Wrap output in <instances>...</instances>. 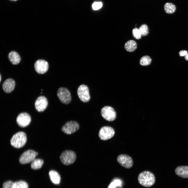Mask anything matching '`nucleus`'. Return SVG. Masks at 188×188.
Returning a JSON list of instances; mask_svg holds the SVG:
<instances>
[{"label": "nucleus", "instance_id": "1", "mask_svg": "<svg viewBox=\"0 0 188 188\" xmlns=\"http://www.w3.org/2000/svg\"><path fill=\"white\" fill-rule=\"evenodd\" d=\"M138 181L142 185L146 187H150L154 184L155 178L151 172L145 171L140 173L138 177Z\"/></svg>", "mask_w": 188, "mask_h": 188}, {"label": "nucleus", "instance_id": "2", "mask_svg": "<svg viewBox=\"0 0 188 188\" xmlns=\"http://www.w3.org/2000/svg\"><path fill=\"white\" fill-rule=\"evenodd\" d=\"M27 141V137L24 132H20L14 134L10 140L11 145L16 148H20L25 144Z\"/></svg>", "mask_w": 188, "mask_h": 188}, {"label": "nucleus", "instance_id": "3", "mask_svg": "<svg viewBox=\"0 0 188 188\" xmlns=\"http://www.w3.org/2000/svg\"><path fill=\"white\" fill-rule=\"evenodd\" d=\"M76 158V155L75 152L72 150H66L63 152L60 156L61 162L64 164L66 165L73 164Z\"/></svg>", "mask_w": 188, "mask_h": 188}, {"label": "nucleus", "instance_id": "4", "mask_svg": "<svg viewBox=\"0 0 188 188\" xmlns=\"http://www.w3.org/2000/svg\"><path fill=\"white\" fill-rule=\"evenodd\" d=\"M57 96L60 101L64 104H69L71 101L70 93L69 90L65 87L59 88L57 92Z\"/></svg>", "mask_w": 188, "mask_h": 188}, {"label": "nucleus", "instance_id": "5", "mask_svg": "<svg viewBox=\"0 0 188 188\" xmlns=\"http://www.w3.org/2000/svg\"><path fill=\"white\" fill-rule=\"evenodd\" d=\"M38 152L32 150H28L24 152L20 156L19 161L21 164L29 163L32 162L38 155Z\"/></svg>", "mask_w": 188, "mask_h": 188}, {"label": "nucleus", "instance_id": "6", "mask_svg": "<svg viewBox=\"0 0 188 188\" xmlns=\"http://www.w3.org/2000/svg\"><path fill=\"white\" fill-rule=\"evenodd\" d=\"M77 94L79 99L83 102H87L90 99L89 88L85 85L81 84L78 87Z\"/></svg>", "mask_w": 188, "mask_h": 188}, {"label": "nucleus", "instance_id": "7", "mask_svg": "<svg viewBox=\"0 0 188 188\" xmlns=\"http://www.w3.org/2000/svg\"><path fill=\"white\" fill-rule=\"evenodd\" d=\"M115 132L114 129L109 126H104L100 129L98 136L102 140H106L112 138L114 135Z\"/></svg>", "mask_w": 188, "mask_h": 188}, {"label": "nucleus", "instance_id": "8", "mask_svg": "<svg viewBox=\"0 0 188 188\" xmlns=\"http://www.w3.org/2000/svg\"><path fill=\"white\" fill-rule=\"evenodd\" d=\"M101 113L102 116L108 121H113L116 117V112L114 109L110 106L104 107L102 109Z\"/></svg>", "mask_w": 188, "mask_h": 188}, {"label": "nucleus", "instance_id": "9", "mask_svg": "<svg viewBox=\"0 0 188 188\" xmlns=\"http://www.w3.org/2000/svg\"><path fill=\"white\" fill-rule=\"evenodd\" d=\"M79 125L76 121H71L66 123L61 128L62 131L67 134H71L76 132L79 128Z\"/></svg>", "mask_w": 188, "mask_h": 188}, {"label": "nucleus", "instance_id": "10", "mask_svg": "<svg viewBox=\"0 0 188 188\" xmlns=\"http://www.w3.org/2000/svg\"><path fill=\"white\" fill-rule=\"evenodd\" d=\"M117 161L119 163L122 167L126 168H131L133 162L131 157L126 154H120L117 157Z\"/></svg>", "mask_w": 188, "mask_h": 188}, {"label": "nucleus", "instance_id": "11", "mask_svg": "<svg viewBox=\"0 0 188 188\" xmlns=\"http://www.w3.org/2000/svg\"><path fill=\"white\" fill-rule=\"evenodd\" d=\"M31 119L30 115L26 113H22L17 116L16 121L20 127H24L28 126L30 123Z\"/></svg>", "mask_w": 188, "mask_h": 188}, {"label": "nucleus", "instance_id": "12", "mask_svg": "<svg viewBox=\"0 0 188 188\" xmlns=\"http://www.w3.org/2000/svg\"><path fill=\"white\" fill-rule=\"evenodd\" d=\"M34 68L36 71L38 73L43 74L48 70L49 65L46 61L44 60H39L35 62Z\"/></svg>", "mask_w": 188, "mask_h": 188}, {"label": "nucleus", "instance_id": "13", "mask_svg": "<svg viewBox=\"0 0 188 188\" xmlns=\"http://www.w3.org/2000/svg\"><path fill=\"white\" fill-rule=\"evenodd\" d=\"M48 105L47 99L43 96L38 97L35 102V108L38 112H42L45 110L47 108Z\"/></svg>", "mask_w": 188, "mask_h": 188}, {"label": "nucleus", "instance_id": "14", "mask_svg": "<svg viewBox=\"0 0 188 188\" xmlns=\"http://www.w3.org/2000/svg\"><path fill=\"white\" fill-rule=\"evenodd\" d=\"M15 85L14 80L12 79L9 78L6 79L3 83L2 88L5 92L10 93L14 90Z\"/></svg>", "mask_w": 188, "mask_h": 188}, {"label": "nucleus", "instance_id": "15", "mask_svg": "<svg viewBox=\"0 0 188 188\" xmlns=\"http://www.w3.org/2000/svg\"><path fill=\"white\" fill-rule=\"evenodd\" d=\"M176 175L184 178H188V166H181L177 167L175 170Z\"/></svg>", "mask_w": 188, "mask_h": 188}, {"label": "nucleus", "instance_id": "16", "mask_svg": "<svg viewBox=\"0 0 188 188\" xmlns=\"http://www.w3.org/2000/svg\"><path fill=\"white\" fill-rule=\"evenodd\" d=\"M8 58L11 63L14 64H18L21 60V57L19 54L15 51L10 52L8 54Z\"/></svg>", "mask_w": 188, "mask_h": 188}, {"label": "nucleus", "instance_id": "17", "mask_svg": "<svg viewBox=\"0 0 188 188\" xmlns=\"http://www.w3.org/2000/svg\"><path fill=\"white\" fill-rule=\"evenodd\" d=\"M49 175L51 181L53 183L56 184L60 183L61 177L57 172L53 170H51L49 172Z\"/></svg>", "mask_w": 188, "mask_h": 188}, {"label": "nucleus", "instance_id": "18", "mask_svg": "<svg viewBox=\"0 0 188 188\" xmlns=\"http://www.w3.org/2000/svg\"><path fill=\"white\" fill-rule=\"evenodd\" d=\"M124 47L126 51L130 52H133L137 48V43L134 40H129L125 43Z\"/></svg>", "mask_w": 188, "mask_h": 188}, {"label": "nucleus", "instance_id": "19", "mask_svg": "<svg viewBox=\"0 0 188 188\" xmlns=\"http://www.w3.org/2000/svg\"><path fill=\"white\" fill-rule=\"evenodd\" d=\"M43 160L40 159H34L31 163V168L34 169H37L40 168L43 163Z\"/></svg>", "mask_w": 188, "mask_h": 188}, {"label": "nucleus", "instance_id": "20", "mask_svg": "<svg viewBox=\"0 0 188 188\" xmlns=\"http://www.w3.org/2000/svg\"><path fill=\"white\" fill-rule=\"evenodd\" d=\"M164 9L166 12L168 14H172L174 13L176 9L175 5L172 3L167 2L164 5Z\"/></svg>", "mask_w": 188, "mask_h": 188}, {"label": "nucleus", "instance_id": "21", "mask_svg": "<svg viewBox=\"0 0 188 188\" xmlns=\"http://www.w3.org/2000/svg\"><path fill=\"white\" fill-rule=\"evenodd\" d=\"M122 185V181L121 179L119 178H115L110 183L108 188H121Z\"/></svg>", "mask_w": 188, "mask_h": 188}, {"label": "nucleus", "instance_id": "22", "mask_svg": "<svg viewBox=\"0 0 188 188\" xmlns=\"http://www.w3.org/2000/svg\"><path fill=\"white\" fill-rule=\"evenodd\" d=\"M151 61V58L148 56H143L140 60V64L143 66H146L150 64Z\"/></svg>", "mask_w": 188, "mask_h": 188}, {"label": "nucleus", "instance_id": "23", "mask_svg": "<svg viewBox=\"0 0 188 188\" xmlns=\"http://www.w3.org/2000/svg\"><path fill=\"white\" fill-rule=\"evenodd\" d=\"M13 188H28V185L26 182L19 181L14 183Z\"/></svg>", "mask_w": 188, "mask_h": 188}, {"label": "nucleus", "instance_id": "24", "mask_svg": "<svg viewBox=\"0 0 188 188\" xmlns=\"http://www.w3.org/2000/svg\"><path fill=\"white\" fill-rule=\"evenodd\" d=\"M142 36H147L149 33V29L148 26L145 24L142 25L138 28Z\"/></svg>", "mask_w": 188, "mask_h": 188}, {"label": "nucleus", "instance_id": "25", "mask_svg": "<svg viewBox=\"0 0 188 188\" xmlns=\"http://www.w3.org/2000/svg\"><path fill=\"white\" fill-rule=\"evenodd\" d=\"M132 33L133 37L136 39H140L142 35L138 29L135 28L132 31Z\"/></svg>", "mask_w": 188, "mask_h": 188}, {"label": "nucleus", "instance_id": "26", "mask_svg": "<svg viewBox=\"0 0 188 188\" xmlns=\"http://www.w3.org/2000/svg\"><path fill=\"white\" fill-rule=\"evenodd\" d=\"M102 6V3L101 2H96L92 5V8L94 10H97L101 8Z\"/></svg>", "mask_w": 188, "mask_h": 188}, {"label": "nucleus", "instance_id": "27", "mask_svg": "<svg viewBox=\"0 0 188 188\" xmlns=\"http://www.w3.org/2000/svg\"><path fill=\"white\" fill-rule=\"evenodd\" d=\"M14 183L11 181H8L4 183L3 188H13Z\"/></svg>", "mask_w": 188, "mask_h": 188}, {"label": "nucleus", "instance_id": "28", "mask_svg": "<svg viewBox=\"0 0 188 188\" xmlns=\"http://www.w3.org/2000/svg\"><path fill=\"white\" fill-rule=\"evenodd\" d=\"M187 53V51L185 50H181L179 52V55L181 56H185Z\"/></svg>", "mask_w": 188, "mask_h": 188}, {"label": "nucleus", "instance_id": "29", "mask_svg": "<svg viewBox=\"0 0 188 188\" xmlns=\"http://www.w3.org/2000/svg\"><path fill=\"white\" fill-rule=\"evenodd\" d=\"M185 58L186 60H188V53H187L185 56Z\"/></svg>", "mask_w": 188, "mask_h": 188}, {"label": "nucleus", "instance_id": "30", "mask_svg": "<svg viewBox=\"0 0 188 188\" xmlns=\"http://www.w3.org/2000/svg\"><path fill=\"white\" fill-rule=\"evenodd\" d=\"M10 0V1H17L18 0Z\"/></svg>", "mask_w": 188, "mask_h": 188}, {"label": "nucleus", "instance_id": "31", "mask_svg": "<svg viewBox=\"0 0 188 188\" xmlns=\"http://www.w3.org/2000/svg\"><path fill=\"white\" fill-rule=\"evenodd\" d=\"M1 75H0V81H1Z\"/></svg>", "mask_w": 188, "mask_h": 188}]
</instances>
